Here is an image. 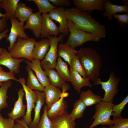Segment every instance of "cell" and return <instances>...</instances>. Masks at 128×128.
Wrapping results in <instances>:
<instances>
[{"label":"cell","instance_id":"6da1fadb","mask_svg":"<svg viewBox=\"0 0 128 128\" xmlns=\"http://www.w3.org/2000/svg\"><path fill=\"white\" fill-rule=\"evenodd\" d=\"M66 13L67 19L81 29L97 35L101 39L105 37L107 33L105 27L93 18L91 12L81 11L72 7L66 9Z\"/></svg>","mask_w":128,"mask_h":128},{"label":"cell","instance_id":"7a4b0ae2","mask_svg":"<svg viewBox=\"0 0 128 128\" xmlns=\"http://www.w3.org/2000/svg\"><path fill=\"white\" fill-rule=\"evenodd\" d=\"M76 55L85 71L86 78L97 86L102 64L100 55L96 50L90 47L80 48Z\"/></svg>","mask_w":128,"mask_h":128},{"label":"cell","instance_id":"3957f363","mask_svg":"<svg viewBox=\"0 0 128 128\" xmlns=\"http://www.w3.org/2000/svg\"><path fill=\"white\" fill-rule=\"evenodd\" d=\"M68 25L70 34L64 44L73 48L81 46L87 42H97L101 39L97 35L82 30L72 21L68 19Z\"/></svg>","mask_w":128,"mask_h":128},{"label":"cell","instance_id":"277c9868","mask_svg":"<svg viewBox=\"0 0 128 128\" xmlns=\"http://www.w3.org/2000/svg\"><path fill=\"white\" fill-rule=\"evenodd\" d=\"M114 104L113 101L107 102L101 101L96 104L95 107V112L91 120L94 121L88 128H93L96 126L102 125L111 126L114 124L113 120L110 119L114 113L112 108Z\"/></svg>","mask_w":128,"mask_h":128},{"label":"cell","instance_id":"5b68a950","mask_svg":"<svg viewBox=\"0 0 128 128\" xmlns=\"http://www.w3.org/2000/svg\"><path fill=\"white\" fill-rule=\"evenodd\" d=\"M36 41L33 38L25 39L19 37L9 52L14 58H26L32 61L33 59L32 52Z\"/></svg>","mask_w":128,"mask_h":128},{"label":"cell","instance_id":"8992f818","mask_svg":"<svg viewBox=\"0 0 128 128\" xmlns=\"http://www.w3.org/2000/svg\"><path fill=\"white\" fill-rule=\"evenodd\" d=\"M120 80V78L117 76L113 71L110 72L109 78L107 81H103L99 78L97 85H101L102 89L105 92L102 101L107 102L113 101V98L118 93V87Z\"/></svg>","mask_w":128,"mask_h":128},{"label":"cell","instance_id":"52a82bcc","mask_svg":"<svg viewBox=\"0 0 128 128\" xmlns=\"http://www.w3.org/2000/svg\"><path fill=\"white\" fill-rule=\"evenodd\" d=\"M64 36L61 34L58 37L53 36L49 37L48 38L50 42V48L44 59L40 61L41 67L44 70L47 69L55 68L58 55V44Z\"/></svg>","mask_w":128,"mask_h":128},{"label":"cell","instance_id":"ba28073f","mask_svg":"<svg viewBox=\"0 0 128 128\" xmlns=\"http://www.w3.org/2000/svg\"><path fill=\"white\" fill-rule=\"evenodd\" d=\"M18 82L21 84L25 92L27 109L25 115L23 118L28 126L32 121V109L35 108V103L37 101L38 96L35 90L33 91L26 86L24 78H19L18 79Z\"/></svg>","mask_w":128,"mask_h":128},{"label":"cell","instance_id":"9c48e42d","mask_svg":"<svg viewBox=\"0 0 128 128\" xmlns=\"http://www.w3.org/2000/svg\"><path fill=\"white\" fill-rule=\"evenodd\" d=\"M9 19L11 26L9 33L6 37V41L9 42L10 43L7 50L9 52L19 37L25 39L29 38L24 31V22L19 21L14 17L10 18Z\"/></svg>","mask_w":128,"mask_h":128},{"label":"cell","instance_id":"30bf717a","mask_svg":"<svg viewBox=\"0 0 128 128\" xmlns=\"http://www.w3.org/2000/svg\"><path fill=\"white\" fill-rule=\"evenodd\" d=\"M48 14L52 20L59 23V28L61 34L64 36L67 35L69 32L68 25L66 9L64 7H59L50 12Z\"/></svg>","mask_w":128,"mask_h":128},{"label":"cell","instance_id":"8fae6325","mask_svg":"<svg viewBox=\"0 0 128 128\" xmlns=\"http://www.w3.org/2000/svg\"><path fill=\"white\" fill-rule=\"evenodd\" d=\"M25 60L24 58L15 59L12 56L10 53L5 48H3L0 55V65L6 67L10 71L15 74L20 72V63Z\"/></svg>","mask_w":128,"mask_h":128},{"label":"cell","instance_id":"7c38bea8","mask_svg":"<svg viewBox=\"0 0 128 128\" xmlns=\"http://www.w3.org/2000/svg\"><path fill=\"white\" fill-rule=\"evenodd\" d=\"M42 22L40 38H48L53 35L56 36L60 33L59 27L49 17L48 14H42Z\"/></svg>","mask_w":128,"mask_h":128},{"label":"cell","instance_id":"4fadbf2b","mask_svg":"<svg viewBox=\"0 0 128 128\" xmlns=\"http://www.w3.org/2000/svg\"><path fill=\"white\" fill-rule=\"evenodd\" d=\"M105 0H73L76 8L81 11L90 12L94 10L103 11Z\"/></svg>","mask_w":128,"mask_h":128},{"label":"cell","instance_id":"5bb4252c","mask_svg":"<svg viewBox=\"0 0 128 128\" xmlns=\"http://www.w3.org/2000/svg\"><path fill=\"white\" fill-rule=\"evenodd\" d=\"M50 119L51 128H76L75 120L70 117L66 110Z\"/></svg>","mask_w":128,"mask_h":128},{"label":"cell","instance_id":"9a60e30c","mask_svg":"<svg viewBox=\"0 0 128 128\" xmlns=\"http://www.w3.org/2000/svg\"><path fill=\"white\" fill-rule=\"evenodd\" d=\"M18 98L15 102L13 108L11 112L9 113V117L15 120L23 117L25 115L26 106L23 103V96L25 92L23 88H20L18 92Z\"/></svg>","mask_w":128,"mask_h":128},{"label":"cell","instance_id":"2e32d148","mask_svg":"<svg viewBox=\"0 0 128 128\" xmlns=\"http://www.w3.org/2000/svg\"><path fill=\"white\" fill-rule=\"evenodd\" d=\"M41 13L38 11L33 13L27 21L24 26V29L31 30L35 37H40L41 28L42 16Z\"/></svg>","mask_w":128,"mask_h":128},{"label":"cell","instance_id":"e0dca14e","mask_svg":"<svg viewBox=\"0 0 128 128\" xmlns=\"http://www.w3.org/2000/svg\"><path fill=\"white\" fill-rule=\"evenodd\" d=\"M25 62L30 69L35 73L40 83L44 87L50 84L48 78L42 68L40 61L37 59H33L32 61L25 59Z\"/></svg>","mask_w":128,"mask_h":128},{"label":"cell","instance_id":"ac0fdd59","mask_svg":"<svg viewBox=\"0 0 128 128\" xmlns=\"http://www.w3.org/2000/svg\"><path fill=\"white\" fill-rule=\"evenodd\" d=\"M69 69L70 74V82L78 94L80 93L82 87L85 86L92 87V85L88 79L82 77L78 72L70 68Z\"/></svg>","mask_w":128,"mask_h":128},{"label":"cell","instance_id":"d6986e66","mask_svg":"<svg viewBox=\"0 0 128 128\" xmlns=\"http://www.w3.org/2000/svg\"><path fill=\"white\" fill-rule=\"evenodd\" d=\"M50 46L48 39L43 38L39 41H36L32 55L33 59L42 60L48 51Z\"/></svg>","mask_w":128,"mask_h":128},{"label":"cell","instance_id":"ffe728a7","mask_svg":"<svg viewBox=\"0 0 128 128\" xmlns=\"http://www.w3.org/2000/svg\"><path fill=\"white\" fill-rule=\"evenodd\" d=\"M44 91L45 97V102L48 111L54 103L59 99L62 91L59 88L52 86L50 84L45 87Z\"/></svg>","mask_w":128,"mask_h":128},{"label":"cell","instance_id":"44dd1931","mask_svg":"<svg viewBox=\"0 0 128 128\" xmlns=\"http://www.w3.org/2000/svg\"><path fill=\"white\" fill-rule=\"evenodd\" d=\"M104 12L102 15L107 17L110 21L113 20V15L118 12H123L128 13V6L125 5H119L112 4L110 0H105L104 3Z\"/></svg>","mask_w":128,"mask_h":128},{"label":"cell","instance_id":"7402d4cb","mask_svg":"<svg viewBox=\"0 0 128 128\" xmlns=\"http://www.w3.org/2000/svg\"><path fill=\"white\" fill-rule=\"evenodd\" d=\"M35 90L37 95L38 99L34 109V119L28 126L29 128H36L41 118L40 112L42 107L45 103V97L44 92Z\"/></svg>","mask_w":128,"mask_h":128},{"label":"cell","instance_id":"603a6c76","mask_svg":"<svg viewBox=\"0 0 128 128\" xmlns=\"http://www.w3.org/2000/svg\"><path fill=\"white\" fill-rule=\"evenodd\" d=\"M58 55L62 58L70 66L71 61L76 55L78 51L65 44H59L58 45Z\"/></svg>","mask_w":128,"mask_h":128},{"label":"cell","instance_id":"cb8c5ba5","mask_svg":"<svg viewBox=\"0 0 128 128\" xmlns=\"http://www.w3.org/2000/svg\"><path fill=\"white\" fill-rule=\"evenodd\" d=\"M79 97L87 107L96 105L102 101L101 96L95 94L91 89L82 92Z\"/></svg>","mask_w":128,"mask_h":128},{"label":"cell","instance_id":"d4e9b609","mask_svg":"<svg viewBox=\"0 0 128 128\" xmlns=\"http://www.w3.org/2000/svg\"><path fill=\"white\" fill-rule=\"evenodd\" d=\"M33 11L32 8L26 6L22 2H19L16 8L14 17L20 22H24L27 21L33 13Z\"/></svg>","mask_w":128,"mask_h":128},{"label":"cell","instance_id":"484cf974","mask_svg":"<svg viewBox=\"0 0 128 128\" xmlns=\"http://www.w3.org/2000/svg\"><path fill=\"white\" fill-rule=\"evenodd\" d=\"M68 105L64 98L60 97L57 101L54 103L50 109L47 111V114L50 119L66 110Z\"/></svg>","mask_w":128,"mask_h":128},{"label":"cell","instance_id":"4316f807","mask_svg":"<svg viewBox=\"0 0 128 128\" xmlns=\"http://www.w3.org/2000/svg\"><path fill=\"white\" fill-rule=\"evenodd\" d=\"M28 73L26 82V86L32 90L44 91L45 87L42 85L38 81L37 77L32 70L27 65L26 68Z\"/></svg>","mask_w":128,"mask_h":128},{"label":"cell","instance_id":"83f0119b","mask_svg":"<svg viewBox=\"0 0 128 128\" xmlns=\"http://www.w3.org/2000/svg\"><path fill=\"white\" fill-rule=\"evenodd\" d=\"M50 84L52 86L62 88L66 82L54 69H48L44 70Z\"/></svg>","mask_w":128,"mask_h":128},{"label":"cell","instance_id":"f1b7e54d","mask_svg":"<svg viewBox=\"0 0 128 128\" xmlns=\"http://www.w3.org/2000/svg\"><path fill=\"white\" fill-rule=\"evenodd\" d=\"M19 0H0V7L6 11L7 20L14 17L16 8Z\"/></svg>","mask_w":128,"mask_h":128},{"label":"cell","instance_id":"f546056e","mask_svg":"<svg viewBox=\"0 0 128 128\" xmlns=\"http://www.w3.org/2000/svg\"><path fill=\"white\" fill-rule=\"evenodd\" d=\"M55 68L65 82H70V74L68 65L62 60L61 58L59 57H58Z\"/></svg>","mask_w":128,"mask_h":128},{"label":"cell","instance_id":"4dcf8cb0","mask_svg":"<svg viewBox=\"0 0 128 128\" xmlns=\"http://www.w3.org/2000/svg\"><path fill=\"white\" fill-rule=\"evenodd\" d=\"M12 85L10 80L3 82L0 88V112L1 110L7 107L8 104L7 100L9 97L7 95L8 90Z\"/></svg>","mask_w":128,"mask_h":128},{"label":"cell","instance_id":"1f68e13d","mask_svg":"<svg viewBox=\"0 0 128 128\" xmlns=\"http://www.w3.org/2000/svg\"><path fill=\"white\" fill-rule=\"evenodd\" d=\"M87 106L80 99L76 100L73 105V110L69 114L71 118L74 120L82 118Z\"/></svg>","mask_w":128,"mask_h":128},{"label":"cell","instance_id":"d6a6232c","mask_svg":"<svg viewBox=\"0 0 128 128\" xmlns=\"http://www.w3.org/2000/svg\"><path fill=\"white\" fill-rule=\"evenodd\" d=\"M37 5L39 12L42 14L47 13L56 8L57 7L51 4L48 0H29Z\"/></svg>","mask_w":128,"mask_h":128},{"label":"cell","instance_id":"836d02e7","mask_svg":"<svg viewBox=\"0 0 128 128\" xmlns=\"http://www.w3.org/2000/svg\"><path fill=\"white\" fill-rule=\"evenodd\" d=\"M47 107L46 105L43 107V113L36 128H51V123L47 116Z\"/></svg>","mask_w":128,"mask_h":128},{"label":"cell","instance_id":"e575fe53","mask_svg":"<svg viewBox=\"0 0 128 128\" xmlns=\"http://www.w3.org/2000/svg\"><path fill=\"white\" fill-rule=\"evenodd\" d=\"M70 68L78 72L82 77L86 78L85 71L77 55L73 58Z\"/></svg>","mask_w":128,"mask_h":128},{"label":"cell","instance_id":"d590c367","mask_svg":"<svg viewBox=\"0 0 128 128\" xmlns=\"http://www.w3.org/2000/svg\"><path fill=\"white\" fill-rule=\"evenodd\" d=\"M128 103V95L124 98L122 101L118 104H114L112 108L114 113V118L122 117L121 113L126 105Z\"/></svg>","mask_w":128,"mask_h":128},{"label":"cell","instance_id":"8d00e7d4","mask_svg":"<svg viewBox=\"0 0 128 128\" xmlns=\"http://www.w3.org/2000/svg\"><path fill=\"white\" fill-rule=\"evenodd\" d=\"M113 125L109 126L108 128H128V119L122 117L113 118Z\"/></svg>","mask_w":128,"mask_h":128},{"label":"cell","instance_id":"74e56055","mask_svg":"<svg viewBox=\"0 0 128 128\" xmlns=\"http://www.w3.org/2000/svg\"><path fill=\"white\" fill-rule=\"evenodd\" d=\"M112 16L117 19L119 23V28L122 29H125L128 24V13L122 14H115Z\"/></svg>","mask_w":128,"mask_h":128},{"label":"cell","instance_id":"f35d334b","mask_svg":"<svg viewBox=\"0 0 128 128\" xmlns=\"http://www.w3.org/2000/svg\"><path fill=\"white\" fill-rule=\"evenodd\" d=\"M10 80L18 82V79L15 78L14 73L10 71L9 72L5 71L2 67L0 65V82H3Z\"/></svg>","mask_w":128,"mask_h":128},{"label":"cell","instance_id":"ab89813d","mask_svg":"<svg viewBox=\"0 0 128 128\" xmlns=\"http://www.w3.org/2000/svg\"><path fill=\"white\" fill-rule=\"evenodd\" d=\"M15 124L14 120L9 117L4 118L0 112V128H14Z\"/></svg>","mask_w":128,"mask_h":128},{"label":"cell","instance_id":"60d3db41","mask_svg":"<svg viewBox=\"0 0 128 128\" xmlns=\"http://www.w3.org/2000/svg\"><path fill=\"white\" fill-rule=\"evenodd\" d=\"M54 5L61 7L63 6L68 7L71 5L69 0H48Z\"/></svg>","mask_w":128,"mask_h":128},{"label":"cell","instance_id":"b9f144b4","mask_svg":"<svg viewBox=\"0 0 128 128\" xmlns=\"http://www.w3.org/2000/svg\"><path fill=\"white\" fill-rule=\"evenodd\" d=\"M6 16L1 18L0 19V34L3 31L7 26Z\"/></svg>","mask_w":128,"mask_h":128},{"label":"cell","instance_id":"7bdbcfd3","mask_svg":"<svg viewBox=\"0 0 128 128\" xmlns=\"http://www.w3.org/2000/svg\"><path fill=\"white\" fill-rule=\"evenodd\" d=\"M9 30L8 28L5 29L0 34V41L3 38H6L8 36V32Z\"/></svg>","mask_w":128,"mask_h":128},{"label":"cell","instance_id":"ee69618b","mask_svg":"<svg viewBox=\"0 0 128 128\" xmlns=\"http://www.w3.org/2000/svg\"><path fill=\"white\" fill-rule=\"evenodd\" d=\"M70 88V86L69 84L65 82L63 85L62 88V93L64 92L67 90H69Z\"/></svg>","mask_w":128,"mask_h":128},{"label":"cell","instance_id":"f6af8a7d","mask_svg":"<svg viewBox=\"0 0 128 128\" xmlns=\"http://www.w3.org/2000/svg\"><path fill=\"white\" fill-rule=\"evenodd\" d=\"M15 121L17 122H19L23 125L26 128H29L27 124L24 121L23 118L20 120L19 119H16Z\"/></svg>","mask_w":128,"mask_h":128},{"label":"cell","instance_id":"bcb514c9","mask_svg":"<svg viewBox=\"0 0 128 128\" xmlns=\"http://www.w3.org/2000/svg\"><path fill=\"white\" fill-rule=\"evenodd\" d=\"M14 128H26L21 123L18 122L15 124Z\"/></svg>","mask_w":128,"mask_h":128},{"label":"cell","instance_id":"7dc6e473","mask_svg":"<svg viewBox=\"0 0 128 128\" xmlns=\"http://www.w3.org/2000/svg\"><path fill=\"white\" fill-rule=\"evenodd\" d=\"M69 95V93L67 92L62 93H61L60 97H62L64 98L68 97Z\"/></svg>","mask_w":128,"mask_h":128},{"label":"cell","instance_id":"c3c4849f","mask_svg":"<svg viewBox=\"0 0 128 128\" xmlns=\"http://www.w3.org/2000/svg\"><path fill=\"white\" fill-rule=\"evenodd\" d=\"M122 1L125 5L128 6V0H122Z\"/></svg>","mask_w":128,"mask_h":128},{"label":"cell","instance_id":"681fc988","mask_svg":"<svg viewBox=\"0 0 128 128\" xmlns=\"http://www.w3.org/2000/svg\"><path fill=\"white\" fill-rule=\"evenodd\" d=\"M6 16V15L5 13L4 14H2L0 12V18Z\"/></svg>","mask_w":128,"mask_h":128},{"label":"cell","instance_id":"f907efd6","mask_svg":"<svg viewBox=\"0 0 128 128\" xmlns=\"http://www.w3.org/2000/svg\"><path fill=\"white\" fill-rule=\"evenodd\" d=\"M3 49V48H0V55Z\"/></svg>","mask_w":128,"mask_h":128},{"label":"cell","instance_id":"816d5d0a","mask_svg":"<svg viewBox=\"0 0 128 128\" xmlns=\"http://www.w3.org/2000/svg\"><path fill=\"white\" fill-rule=\"evenodd\" d=\"M100 128H108V127H107L106 126H104L101 127Z\"/></svg>","mask_w":128,"mask_h":128},{"label":"cell","instance_id":"f5cc1de1","mask_svg":"<svg viewBox=\"0 0 128 128\" xmlns=\"http://www.w3.org/2000/svg\"><path fill=\"white\" fill-rule=\"evenodd\" d=\"M3 83V82H0V86H1L2 85Z\"/></svg>","mask_w":128,"mask_h":128}]
</instances>
